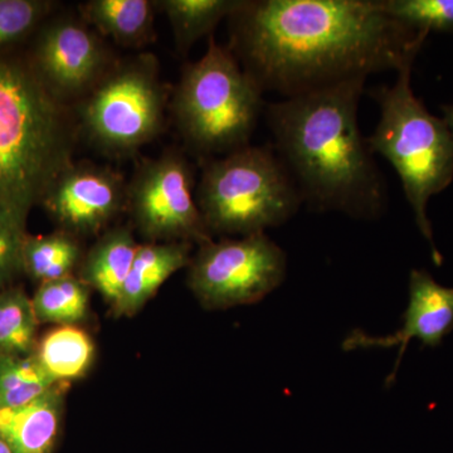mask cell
Here are the masks:
<instances>
[{"mask_svg": "<svg viewBox=\"0 0 453 453\" xmlns=\"http://www.w3.org/2000/svg\"><path fill=\"white\" fill-rule=\"evenodd\" d=\"M228 19L243 70L283 98L398 73L428 35L387 16L380 0H244Z\"/></svg>", "mask_w": 453, "mask_h": 453, "instance_id": "6da1fadb", "label": "cell"}, {"mask_svg": "<svg viewBox=\"0 0 453 453\" xmlns=\"http://www.w3.org/2000/svg\"><path fill=\"white\" fill-rule=\"evenodd\" d=\"M366 79H351L268 104L275 151L312 211L375 219L387 186L357 124Z\"/></svg>", "mask_w": 453, "mask_h": 453, "instance_id": "7a4b0ae2", "label": "cell"}, {"mask_svg": "<svg viewBox=\"0 0 453 453\" xmlns=\"http://www.w3.org/2000/svg\"><path fill=\"white\" fill-rule=\"evenodd\" d=\"M73 107L50 91L28 55L0 53V211L27 228L33 208L73 162Z\"/></svg>", "mask_w": 453, "mask_h": 453, "instance_id": "3957f363", "label": "cell"}, {"mask_svg": "<svg viewBox=\"0 0 453 453\" xmlns=\"http://www.w3.org/2000/svg\"><path fill=\"white\" fill-rule=\"evenodd\" d=\"M413 65L398 71L392 86L371 91L380 119L368 140L371 150L386 157L402 181L414 220L431 249L434 265L442 255L434 243L427 207L432 196L453 180V134L443 118L432 115L411 86Z\"/></svg>", "mask_w": 453, "mask_h": 453, "instance_id": "277c9868", "label": "cell"}, {"mask_svg": "<svg viewBox=\"0 0 453 453\" xmlns=\"http://www.w3.org/2000/svg\"><path fill=\"white\" fill-rule=\"evenodd\" d=\"M229 47L211 35L207 52L181 71L172 112L187 148L205 160L250 145L264 97Z\"/></svg>", "mask_w": 453, "mask_h": 453, "instance_id": "5b68a950", "label": "cell"}, {"mask_svg": "<svg viewBox=\"0 0 453 453\" xmlns=\"http://www.w3.org/2000/svg\"><path fill=\"white\" fill-rule=\"evenodd\" d=\"M196 199L211 235L241 237L283 225L303 204L276 151L251 144L205 160Z\"/></svg>", "mask_w": 453, "mask_h": 453, "instance_id": "8992f818", "label": "cell"}, {"mask_svg": "<svg viewBox=\"0 0 453 453\" xmlns=\"http://www.w3.org/2000/svg\"><path fill=\"white\" fill-rule=\"evenodd\" d=\"M168 97L159 61L145 52L118 59L73 107L80 134L98 151L127 159L162 135Z\"/></svg>", "mask_w": 453, "mask_h": 453, "instance_id": "52a82bcc", "label": "cell"}, {"mask_svg": "<svg viewBox=\"0 0 453 453\" xmlns=\"http://www.w3.org/2000/svg\"><path fill=\"white\" fill-rule=\"evenodd\" d=\"M188 286L203 308L225 310L264 300L283 282L288 259L266 234L199 244Z\"/></svg>", "mask_w": 453, "mask_h": 453, "instance_id": "ba28073f", "label": "cell"}, {"mask_svg": "<svg viewBox=\"0 0 453 453\" xmlns=\"http://www.w3.org/2000/svg\"><path fill=\"white\" fill-rule=\"evenodd\" d=\"M196 169L178 148L138 164L127 181L134 226L146 242L205 243L211 240L196 199Z\"/></svg>", "mask_w": 453, "mask_h": 453, "instance_id": "9c48e42d", "label": "cell"}, {"mask_svg": "<svg viewBox=\"0 0 453 453\" xmlns=\"http://www.w3.org/2000/svg\"><path fill=\"white\" fill-rule=\"evenodd\" d=\"M29 61L50 91L73 106L118 62L105 38L80 16L49 18L35 32Z\"/></svg>", "mask_w": 453, "mask_h": 453, "instance_id": "30bf717a", "label": "cell"}, {"mask_svg": "<svg viewBox=\"0 0 453 453\" xmlns=\"http://www.w3.org/2000/svg\"><path fill=\"white\" fill-rule=\"evenodd\" d=\"M127 181L110 166L70 164L41 202L57 229L80 238L98 237L127 211Z\"/></svg>", "mask_w": 453, "mask_h": 453, "instance_id": "8fae6325", "label": "cell"}, {"mask_svg": "<svg viewBox=\"0 0 453 453\" xmlns=\"http://www.w3.org/2000/svg\"><path fill=\"white\" fill-rule=\"evenodd\" d=\"M402 320L401 329L392 335L372 336L362 330H353L342 342L345 351L399 347L395 365L387 378V387L395 383L411 340H419L423 348L434 349L452 332L453 288L440 285L428 271L414 268L410 275V300Z\"/></svg>", "mask_w": 453, "mask_h": 453, "instance_id": "7c38bea8", "label": "cell"}, {"mask_svg": "<svg viewBox=\"0 0 453 453\" xmlns=\"http://www.w3.org/2000/svg\"><path fill=\"white\" fill-rule=\"evenodd\" d=\"M71 384L58 383L31 403L0 410V436L12 453H55Z\"/></svg>", "mask_w": 453, "mask_h": 453, "instance_id": "4fadbf2b", "label": "cell"}, {"mask_svg": "<svg viewBox=\"0 0 453 453\" xmlns=\"http://www.w3.org/2000/svg\"><path fill=\"white\" fill-rule=\"evenodd\" d=\"M189 242L140 243L129 276L118 303L112 308L118 318L134 316L144 308L170 277L189 266L192 259Z\"/></svg>", "mask_w": 453, "mask_h": 453, "instance_id": "5bb4252c", "label": "cell"}, {"mask_svg": "<svg viewBox=\"0 0 453 453\" xmlns=\"http://www.w3.org/2000/svg\"><path fill=\"white\" fill-rule=\"evenodd\" d=\"M140 243L127 226H110L83 255L79 276L91 290L115 306L129 276Z\"/></svg>", "mask_w": 453, "mask_h": 453, "instance_id": "9a60e30c", "label": "cell"}, {"mask_svg": "<svg viewBox=\"0 0 453 453\" xmlns=\"http://www.w3.org/2000/svg\"><path fill=\"white\" fill-rule=\"evenodd\" d=\"M157 0H88L79 5V16L101 37L131 50L157 40Z\"/></svg>", "mask_w": 453, "mask_h": 453, "instance_id": "2e32d148", "label": "cell"}, {"mask_svg": "<svg viewBox=\"0 0 453 453\" xmlns=\"http://www.w3.org/2000/svg\"><path fill=\"white\" fill-rule=\"evenodd\" d=\"M94 340L79 325L55 326L38 340L35 357L56 383L81 380L94 365Z\"/></svg>", "mask_w": 453, "mask_h": 453, "instance_id": "e0dca14e", "label": "cell"}, {"mask_svg": "<svg viewBox=\"0 0 453 453\" xmlns=\"http://www.w3.org/2000/svg\"><path fill=\"white\" fill-rule=\"evenodd\" d=\"M244 0H157V11L168 18L175 49L186 56L205 35H211L225 18L234 16Z\"/></svg>", "mask_w": 453, "mask_h": 453, "instance_id": "ac0fdd59", "label": "cell"}, {"mask_svg": "<svg viewBox=\"0 0 453 453\" xmlns=\"http://www.w3.org/2000/svg\"><path fill=\"white\" fill-rule=\"evenodd\" d=\"M83 255L81 240L62 229L49 234H28L23 246V275L38 285L76 275Z\"/></svg>", "mask_w": 453, "mask_h": 453, "instance_id": "d6986e66", "label": "cell"}, {"mask_svg": "<svg viewBox=\"0 0 453 453\" xmlns=\"http://www.w3.org/2000/svg\"><path fill=\"white\" fill-rule=\"evenodd\" d=\"M91 288L77 275L38 285L32 297L38 323L79 325L88 319Z\"/></svg>", "mask_w": 453, "mask_h": 453, "instance_id": "ffe728a7", "label": "cell"}, {"mask_svg": "<svg viewBox=\"0 0 453 453\" xmlns=\"http://www.w3.org/2000/svg\"><path fill=\"white\" fill-rule=\"evenodd\" d=\"M38 323L32 297L22 286L0 291V357H26L38 344Z\"/></svg>", "mask_w": 453, "mask_h": 453, "instance_id": "44dd1931", "label": "cell"}, {"mask_svg": "<svg viewBox=\"0 0 453 453\" xmlns=\"http://www.w3.org/2000/svg\"><path fill=\"white\" fill-rule=\"evenodd\" d=\"M56 384L35 353L0 357V410L31 403Z\"/></svg>", "mask_w": 453, "mask_h": 453, "instance_id": "7402d4cb", "label": "cell"}, {"mask_svg": "<svg viewBox=\"0 0 453 453\" xmlns=\"http://www.w3.org/2000/svg\"><path fill=\"white\" fill-rule=\"evenodd\" d=\"M55 8L49 0H0V53L35 35Z\"/></svg>", "mask_w": 453, "mask_h": 453, "instance_id": "603a6c76", "label": "cell"}, {"mask_svg": "<svg viewBox=\"0 0 453 453\" xmlns=\"http://www.w3.org/2000/svg\"><path fill=\"white\" fill-rule=\"evenodd\" d=\"M384 13L419 32L453 33V0H380Z\"/></svg>", "mask_w": 453, "mask_h": 453, "instance_id": "cb8c5ba5", "label": "cell"}, {"mask_svg": "<svg viewBox=\"0 0 453 453\" xmlns=\"http://www.w3.org/2000/svg\"><path fill=\"white\" fill-rule=\"evenodd\" d=\"M28 235L23 228L0 211V291L16 285L23 275V246Z\"/></svg>", "mask_w": 453, "mask_h": 453, "instance_id": "d4e9b609", "label": "cell"}, {"mask_svg": "<svg viewBox=\"0 0 453 453\" xmlns=\"http://www.w3.org/2000/svg\"><path fill=\"white\" fill-rule=\"evenodd\" d=\"M443 112V120L446 121L447 127H449L453 134V104L452 105H445L441 107Z\"/></svg>", "mask_w": 453, "mask_h": 453, "instance_id": "484cf974", "label": "cell"}]
</instances>
